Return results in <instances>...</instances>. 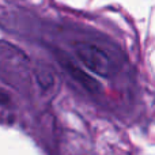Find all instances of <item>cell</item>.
<instances>
[{"instance_id": "1", "label": "cell", "mask_w": 155, "mask_h": 155, "mask_svg": "<svg viewBox=\"0 0 155 155\" xmlns=\"http://www.w3.org/2000/svg\"><path fill=\"white\" fill-rule=\"evenodd\" d=\"M75 53L79 61L93 74L101 78L112 76L114 64L109 54L99 46L88 42H79L75 46Z\"/></svg>"}, {"instance_id": "2", "label": "cell", "mask_w": 155, "mask_h": 155, "mask_svg": "<svg viewBox=\"0 0 155 155\" xmlns=\"http://www.w3.org/2000/svg\"><path fill=\"white\" fill-rule=\"evenodd\" d=\"M59 63L61 64V67L70 74V76L74 78V79H75L80 86H83L87 91H90V93H98V91L101 90V84L91 75H88L82 68H79L76 64H74L68 57L59 56Z\"/></svg>"}]
</instances>
